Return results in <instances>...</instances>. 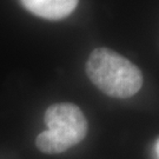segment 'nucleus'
I'll return each mask as SVG.
<instances>
[{
    "label": "nucleus",
    "instance_id": "nucleus-4",
    "mask_svg": "<svg viewBox=\"0 0 159 159\" xmlns=\"http://www.w3.org/2000/svg\"><path fill=\"white\" fill-rule=\"evenodd\" d=\"M153 159H159V140L157 139L153 146Z\"/></svg>",
    "mask_w": 159,
    "mask_h": 159
},
{
    "label": "nucleus",
    "instance_id": "nucleus-3",
    "mask_svg": "<svg viewBox=\"0 0 159 159\" xmlns=\"http://www.w3.org/2000/svg\"><path fill=\"white\" fill-rule=\"evenodd\" d=\"M79 0H21L23 6L37 17L60 20L75 10Z\"/></svg>",
    "mask_w": 159,
    "mask_h": 159
},
{
    "label": "nucleus",
    "instance_id": "nucleus-1",
    "mask_svg": "<svg viewBox=\"0 0 159 159\" xmlns=\"http://www.w3.org/2000/svg\"><path fill=\"white\" fill-rule=\"evenodd\" d=\"M86 74L105 94L130 98L143 86L142 71L129 59L106 47L93 50L86 63Z\"/></svg>",
    "mask_w": 159,
    "mask_h": 159
},
{
    "label": "nucleus",
    "instance_id": "nucleus-2",
    "mask_svg": "<svg viewBox=\"0 0 159 159\" xmlns=\"http://www.w3.org/2000/svg\"><path fill=\"white\" fill-rule=\"evenodd\" d=\"M48 130L38 134L35 145L41 152L57 154L83 142L87 134V120L78 106L70 102L54 104L46 110Z\"/></svg>",
    "mask_w": 159,
    "mask_h": 159
}]
</instances>
